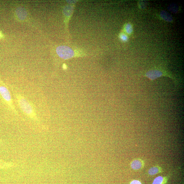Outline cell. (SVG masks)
I'll list each match as a JSON object with an SVG mask.
<instances>
[{"label":"cell","mask_w":184,"mask_h":184,"mask_svg":"<svg viewBox=\"0 0 184 184\" xmlns=\"http://www.w3.org/2000/svg\"><path fill=\"white\" fill-rule=\"evenodd\" d=\"M162 75V73L160 71L157 70L150 71L147 72L146 75L148 78L152 80L159 78Z\"/></svg>","instance_id":"5b68a950"},{"label":"cell","mask_w":184,"mask_h":184,"mask_svg":"<svg viewBox=\"0 0 184 184\" xmlns=\"http://www.w3.org/2000/svg\"><path fill=\"white\" fill-rule=\"evenodd\" d=\"M56 52L59 56L65 60H68L74 56V51L70 47L60 46L56 49Z\"/></svg>","instance_id":"3957f363"},{"label":"cell","mask_w":184,"mask_h":184,"mask_svg":"<svg viewBox=\"0 0 184 184\" xmlns=\"http://www.w3.org/2000/svg\"><path fill=\"white\" fill-rule=\"evenodd\" d=\"M162 171V168L160 167L156 166L150 168L148 171V173L149 175H153L159 173Z\"/></svg>","instance_id":"ba28073f"},{"label":"cell","mask_w":184,"mask_h":184,"mask_svg":"<svg viewBox=\"0 0 184 184\" xmlns=\"http://www.w3.org/2000/svg\"><path fill=\"white\" fill-rule=\"evenodd\" d=\"M160 17L165 21L171 22L173 20L171 14L165 11H162L160 13Z\"/></svg>","instance_id":"8992f818"},{"label":"cell","mask_w":184,"mask_h":184,"mask_svg":"<svg viewBox=\"0 0 184 184\" xmlns=\"http://www.w3.org/2000/svg\"><path fill=\"white\" fill-rule=\"evenodd\" d=\"M130 184H142L140 182L137 180H134L132 181Z\"/></svg>","instance_id":"4fadbf2b"},{"label":"cell","mask_w":184,"mask_h":184,"mask_svg":"<svg viewBox=\"0 0 184 184\" xmlns=\"http://www.w3.org/2000/svg\"><path fill=\"white\" fill-rule=\"evenodd\" d=\"M168 9L169 11L173 13H177L179 10L178 6L176 4H171L168 7Z\"/></svg>","instance_id":"9c48e42d"},{"label":"cell","mask_w":184,"mask_h":184,"mask_svg":"<svg viewBox=\"0 0 184 184\" xmlns=\"http://www.w3.org/2000/svg\"><path fill=\"white\" fill-rule=\"evenodd\" d=\"M8 165H7L6 163H2L1 162H0V168H6Z\"/></svg>","instance_id":"7c38bea8"},{"label":"cell","mask_w":184,"mask_h":184,"mask_svg":"<svg viewBox=\"0 0 184 184\" xmlns=\"http://www.w3.org/2000/svg\"><path fill=\"white\" fill-rule=\"evenodd\" d=\"M144 162L140 159H136L132 161L131 163V167L135 170H138L144 167Z\"/></svg>","instance_id":"277c9868"},{"label":"cell","mask_w":184,"mask_h":184,"mask_svg":"<svg viewBox=\"0 0 184 184\" xmlns=\"http://www.w3.org/2000/svg\"><path fill=\"white\" fill-rule=\"evenodd\" d=\"M167 180L166 177L159 176L154 179L153 184H165L167 183Z\"/></svg>","instance_id":"52a82bcc"},{"label":"cell","mask_w":184,"mask_h":184,"mask_svg":"<svg viewBox=\"0 0 184 184\" xmlns=\"http://www.w3.org/2000/svg\"><path fill=\"white\" fill-rule=\"evenodd\" d=\"M124 29L125 31L129 35L131 34L133 31V27L132 25L129 23H128L125 26Z\"/></svg>","instance_id":"30bf717a"},{"label":"cell","mask_w":184,"mask_h":184,"mask_svg":"<svg viewBox=\"0 0 184 184\" xmlns=\"http://www.w3.org/2000/svg\"><path fill=\"white\" fill-rule=\"evenodd\" d=\"M1 34H0V37H1Z\"/></svg>","instance_id":"5bb4252c"},{"label":"cell","mask_w":184,"mask_h":184,"mask_svg":"<svg viewBox=\"0 0 184 184\" xmlns=\"http://www.w3.org/2000/svg\"><path fill=\"white\" fill-rule=\"evenodd\" d=\"M0 95L7 104L15 110L10 92L5 83L0 80Z\"/></svg>","instance_id":"7a4b0ae2"},{"label":"cell","mask_w":184,"mask_h":184,"mask_svg":"<svg viewBox=\"0 0 184 184\" xmlns=\"http://www.w3.org/2000/svg\"><path fill=\"white\" fill-rule=\"evenodd\" d=\"M120 38L122 41L124 42L127 41L128 40L127 36L123 34H121L120 35Z\"/></svg>","instance_id":"8fae6325"},{"label":"cell","mask_w":184,"mask_h":184,"mask_svg":"<svg viewBox=\"0 0 184 184\" xmlns=\"http://www.w3.org/2000/svg\"><path fill=\"white\" fill-rule=\"evenodd\" d=\"M17 99L18 104L23 111L31 118L36 119V113L30 103L21 95H18Z\"/></svg>","instance_id":"6da1fadb"}]
</instances>
